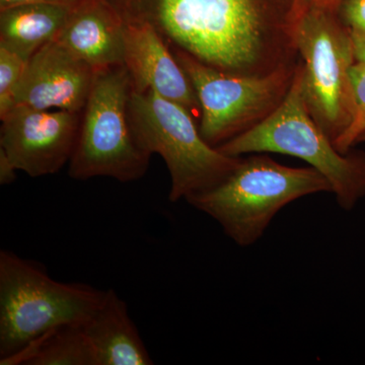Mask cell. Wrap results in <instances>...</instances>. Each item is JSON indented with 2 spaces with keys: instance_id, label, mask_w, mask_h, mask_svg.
Listing matches in <instances>:
<instances>
[{
  "instance_id": "1",
  "label": "cell",
  "mask_w": 365,
  "mask_h": 365,
  "mask_svg": "<svg viewBox=\"0 0 365 365\" xmlns=\"http://www.w3.org/2000/svg\"><path fill=\"white\" fill-rule=\"evenodd\" d=\"M120 11L125 25L148 24L172 50L237 76H264L299 61L300 19L265 0H148Z\"/></svg>"
},
{
  "instance_id": "2",
  "label": "cell",
  "mask_w": 365,
  "mask_h": 365,
  "mask_svg": "<svg viewBox=\"0 0 365 365\" xmlns=\"http://www.w3.org/2000/svg\"><path fill=\"white\" fill-rule=\"evenodd\" d=\"M329 192L332 193L330 182L313 167H287L267 155H251L242 157L225 181L186 201L213 218L237 246L246 248L263 237L288 204Z\"/></svg>"
},
{
  "instance_id": "3",
  "label": "cell",
  "mask_w": 365,
  "mask_h": 365,
  "mask_svg": "<svg viewBox=\"0 0 365 365\" xmlns=\"http://www.w3.org/2000/svg\"><path fill=\"white\" fill-rule=\"evenodd\" d=\"M216 148L230 157L274 153L300 158L326 177L343 210H352L365 197V153H340L314 121L302 91L300 59L279 107L261 123Z\"/></svg>"
},
{
  "instance_id": "4",
  "label": "cell",
  "mask_w": 365,
  "mask_h": 365,
  "mask_svg": "<svg viewBox=\"0 0 365 365\" xmlns=\"http://www.w3.org/2000/svg\"><path fill=\"white\" fill-rule=\"evenodd\" d=\"M106 290L54 280L35 262L0 252V362L43 334L83 325L98 309Z\"/></svg>"
},
{
  "instance_id": "5",
  "label": "cell",
  "mask_w": 365,
  "mask_h": 365,
  "mask_svg": "<svg viewBox=\"0 0 365 365\" xmlns=\"http://www.w3.org/2000/svg\"><path fill=\"white\" fill-rule=\"evenodd\" d=\"M129 116L139 144L160 155L169 170L170 202L217 186L241 162L209 145L185 108L153 91H131Z\"/></svg>"
},
{
  "instance_id": "6",
  "label": "cell",
  "mask_w": 365,
  "mask_h": 365,
  "mask_svg": "<svg viewBox=\"0 0 365 365\" xmlns=\"http://www.w3.org/2000/svg\"><path fill=\"white\" fill-rule=\"evenodd\" d=\"M131 91L130 76L124 64L97 71L68 163L72 179L107 177L130 182L146 174L153 155L139 144L132 129Z\"/></svg>"
},
{
  "instance_id": "7",
  "label": "cell",
  "mask_w": 365,
  "mask_h": 365,
  "mask_svg": "<svg viewBox=\"0 0 365 365\" xmlns=\"http://www.w3.org/2000/svg\"><path fill=\"white\" fill-rule=\"evenodd\" d=\"M297 47L307 108L335 143L354 114L350 71L356 60L350 28L330 11L312 4L300 18Z\"/></svg>"
},
{
  "instance_id": "8",
  "label": "cell",
  "mask_w": 365,
  "mask_h": 365,
  "mask_svg": "<svg viewBox=\"0 0 365 365\" xmlns=\"http://www.w3.org/2000/svg\"><path fill=\"white\" fill-rule=\"evenodd\" d=\"M172 52L196 91L201 107L199 131L213 148L270 116L287 95L297 67L264 76H237L205 66L180 50Z\"/></svg>"
},
{
  "instance_id": "9",
  "label": "cell",
  "mask_w": 365,
  "mask_h": 365,
  "mask_svg": "<svg viewBox=\"0 0 365 365\" xmlns=\"http://www.w3.org/2000/svg\"><path fill=\"white\" fill-rule=\"evenodd\" d=\"M83 112L39 110L16 105L1 118L0 148L28 176L58 173L71 162Z\"/></svg>"
},
{
  "instance_id": "10",
  "label": "cell",
  "mask_w": 365,
  "mask_h": 365,
  "mask_svg": "<svg viewBox=\"0 0 365 365\" xmlns=\"http://www.w3.org/2000/svg\"><path fill=\"white\" fill-rule=\"evenodd\" d=\"M97 71L57 40L26 62L14 93L16 105L83 112Z\"/></svg>"
},
{
  "instance_id": "11",
  "label": "cell",
  "mask_w": 365,
  "mask_h": 365,
  "mask_svg": "<svg viewBox=\"0 0 365 365\" xmlns=\"http://www.w3.org/2000/svg\"><path fill=\"white\" fill-rule=\"evenodd\" d=\"M124 66L131 78L132 91H153L177 103L193 117L201 114L200 103L186 72L169 45L150 25H125Z\"/></svg>"
},
{
  "instance_id": "12",
  "label": "cell",
  "mask_w": 365,
  "mask_h": 365,
  "mask_svg": "<svg viewBox=\"0 0 365 365\" xmlns=\"http://www.w3.org/2000/svg\"><path fill=\"white\" fill-rule=\"evenodd\" d=\"M79 4L56 40L96 71L124 64L125 24L111 7Z\"/></svg>"
},
{
  "instance_id": "13",
  "label": "cell",
  "mask_w": 365,
  "mask_h": 365,
  "mask_svg": "<svg viewBox=\"0 0 365 365\" xmlns=\"http://www.w3.org/2000/svg\"><path fill=\"white\" fill-rule=\"evenodd\" d=\"M83 328L97 354L98 365L153 364L126 302L114 289L106 290L102 304Z\"/></svg>"
},
{
  "instance_id": "14",
  "label": "cell",
  "mask_w": 365,
  "mask_h": 365,
  "mask_svg": "<svg viewBox=\"0 0 365 365\" xmlns=\"http://www.w3.org/2000/svg\"><path fill=\"white\" fill-rule=\"evenodd\" d=\"M71 9L48 4H30L1 11L0 47L26 61L43 46L56 40Z\"/></svg>"
},
{
  "instance_id": "15",
  "label": "cell",
  "mask_w": 365,
  "mask_h": 365,
  "mask_svg": "<svg viewBox=\"0 0 365 365\" xmlns=\"http://www.w3.org/2000/svg\"><path fill=\"white\" fill-rule=\"evenodd\" d=\"M1 365H98L83 325H64L32 341Z\"/></svg>"
},
{
  "instance_id": "16",
  "label": "cell",
  "mask_w": 365,
  "mask_h": 365,
  "mask_svg": "<svg viewBox=\"0 0 365 365\" xmlns=\"http://www.w3.org/2000/svg\"><path fill=\"white\" fill-rule=\"evenodd\" d=\"M354 114L351 124L334 143L340 153H347L357 143H365V63L355 62L350 71Z\"/></svg>"
},
{
  "instance_id": "17",
  "label": "cell",
  "mask_w": 365,
  "mask_h": 365,
  "mask_svg": "<svg viewBox=\"0 0 365 365\" xmlns=\"http://www.w3.org/2000/svg\"><path fill=\"white\" fill-rule=\"evenodd\" d=\"M26 62L16 53L0 47V119L16 106L14 93Z\"/></svg>"
},
{
  "instance_id": "18",
  "label": "cell",
  "mask_w": 365,
  "mask_h": 365,
  "mask_svg": "<svg viewBox=\"0 0 365 365\" xmlns=\"http://www.w3.org/2000/svg\"><path fill=\"white\" fill-rule=\"evenodd\" d=\"M341 14L350 29L365 32V0H345Z\"/></svg>"
},
{
  "instance_id": "19",
  "label": "cell",
  "mask_w": 365,
  "mask_h": 365,
  "mask_svg": "<svg viewBox=\"0 0 365 365\" xmlns=\"http://www.w3.org/2000/svg\"><path fill=\"white\" fill-rule=\"evenodd\" d=\"M79 2L81 0H0V6H1V11H4L11 7L23 6V4H48L66 6L72 9L78 6Z\"/></svg>"
},
{
  "instance_id": "20",
  "label": "cell",
  "mask_w": 365,
  "mask_h": 365,
  "mask_svg": "<svg viewBox=\"0 0 365 365\" xmlns=\"http://www.w3.org/2000/svg\"><path fill=\"white\" fill-rule=\"evenodd\" d=\"M16 165L7 157L6 151L0 148V184L11 185L16 180Z\"/></svg>"
},
{
  "instance_id": "21",
  "label": "cell",
  "mask_w": 365,
  "mask_h": 365,
  "mask_svg": "<svg viewBox=\"0 0 365 365\" xmlns=\"http://www.w3.org/2000/svg\"><path fill=\"white\" fill-rule=\"evenodd\" d=\"M350 32H351L355 60L356 62H364L365 63V32L353 30V29H350Z\"/></svg>"
},
{
  "instance_id": "22",
  "label": "cell",
  "mask_w": 365,
  "mask_h": 365,
  "mask_svg": "<svg viewBox=\"0 0 365 365\" xmlns=\"http://www.w3.org/2000/svg\"><path fill=\"white\" fill-rule=\"evenodd\" d=\"M306 1L309 2V4H319V1H321V0H306Z\"/></svg>"
}]
</instances>
